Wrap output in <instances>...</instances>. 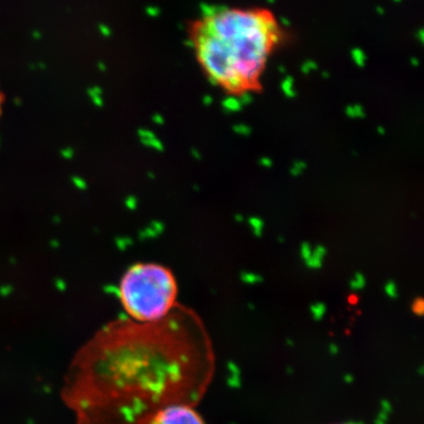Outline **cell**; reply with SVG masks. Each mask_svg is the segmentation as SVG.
I'll list each match as a JSON object with an SVG mask.
<instances>
[{"label":"cell","mask_w":424,"mask_h":424,"mask_svg":"<svg viewBox=\"0 0 424 424\" xmlns=\"http://www.w3.org/2000/svg\"><path fill=\"white\" fill-rule=\"evenodd\" d=\"M283 30L268 8L223 7L192 20L189 39L205 76L230 94L259 91Z\"/></svg>","instance_id":"7a4b0ae2"},{"label":"cell","mask_w":424,"mask_h":424,"mask_svg":"<svg viewBox=\"0 0 424 424\" xmlns=\"http://www.w3.org/2000/svg\"><path fill=\"white\" fill-rule=\"evenodd\" d=\"M177 296L174 272L152 262L130 265L118 283V297L126 317L138 323L165 319L177 307Z\"/></svg>","instance_id":"3957f363"},{"label":"cell","mask_w":424,"mask_h":424,"mask_svg":"<svg viewBox=\"0 0 424 424\" xmlns=\"http://www.w3.org/2000/svg\"><path fill=\"white\" fill-rule=\"evenodd\" d=\"M2 109H4V96H2V92L0 90V119L2 116Z\"/></svg>","instance_id":"5b68a950"},{"label":"cell","mask_w":424,"mask_h":424,"mask_svg":"<svg viewBox=\"0 0 424 424\" xmlns=\"http://www.w3.org/2000/svg\"><path fill=\"white\" fill-rule=\"evenodd\" d=\"M342 424H344V423H342Z\"/></svg>","instance_id":"8992f818"},{"label":"cell","mask_w":424,"mask_h":424,"mask_svg":"<svg viewBox=\"0 0 424 424\" xmlns=\"http://www.w3.org/2000/svg\"><path fill=\"white\" fill-rule=\"evenodd\" d=\"M189 321L177 305L160 322L123 317L97 330L60 391L76 424H146L164 406L189 403L196 371Z\"/></svg>","instance_id":"6da1fadb"},{"label":"cell","mask_w":424,"mask_h":424,"mask_svg":"<svg viewBox=\"0 0 424 424\" xmlns=\"http://www.w3.org/2000/svg\"><path fill=\"white\" fill-rule=\"evenodd\" d=\"M146 424H205L189 403H174L156 412Z\"/></svg>","instance_id":"277c9868"}]
</instances>
